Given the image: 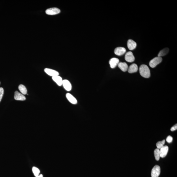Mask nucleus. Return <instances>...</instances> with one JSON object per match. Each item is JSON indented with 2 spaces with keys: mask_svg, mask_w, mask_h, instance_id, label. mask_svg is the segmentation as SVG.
Returning a JSON list of instances; mask_svg holds the SVG:
<instances>
[{
  "mask_svg": "<svg viewBox=\"0 0 177 177\" xmlns=\"http://www.w3.org/2000/svg\"><path fill=\"white\" fill-rule=\"evenodd\" d=\"M125 58L126 61L129 62H132L135 60V58L133 53L131 51L128 52L126 53Z\"/></svg>",
  "mask_w": 177,
  "mask_h": 177,
  "instance_id": "obj_5",
  "label": "nucleus"
},
{
  "mask_svg": "<svg viewBox=\"0 0 177 177\" xmlns=\"http://www.w3.org/2000/svg\"><path fill=\"white\" fill-rule=\"evenodd\" d=\"M35 177H43V176L42 174H41L40 175H39L38 176H37Z\"/></svg>",
  "mask_w": 177,
  "mask_h": 177,
  "instance_id": "obj_25",
  "label": "nucleus"
},
{
  "mask_svg": "<svg viewBox=\"0 0 177 177\" xmlns=\"http://www.w3.org/2000/svg\"><path fill=\"white\" fill-rule=\"evenodd\" d=\"M139 72L141 76L143 77L148 78L151 76L150 71L147 65H142L139 68Z\"/></svg>",
  "mask_w": 177,
  "mask_h": 177,
  "instance_id": "obj_1",
  "label": "nucleus"
},
{
  "mask_svg": "<svg viewBox=\"0 0 177 177\" xmlns=\"http://www.w3.org/2000/svg\"><path fill=\"white\" fill-rule=\"evenodd\" d=\"M32 171L34 176L35 177L38 176L39 175L40 172L39 169L37 168V167H33Z\"/></svg>",
  "mask_w": 177,
  "mask_h": 177,
  "instance_id": "obj_20",
  "label": "nucleus"
},
{
  "mask_svg": "<svg viewBox=\"0 0 177 177\" xmlns=\"http://www.w3.org/2000/svg\"><path fill=\"white\" fill-rule=\"evenodd\" d=\"M165 142V140H163L162 141H159L157 142V144H156V146H157V148L159 149H160V148H162Z\"/></svg>",
  "mask_w": 177,
  "mask_h": 177,
  "instance_id": "obj_21",
  "label": "nucleus"
},
{
  "mask_svg": "<svg viewBox=\"0 0 177 177\" xmlns=\"http://www.w3.org/2000/svg\"><path fill=\"white\" fill-rule=\"evenodd\" d=\"M66 97L67 100L70 103L73 104H76L77 103V101L76 98L74 96L70 93H68L66 94Z\"/></svg>",
  "mask_w": 177,
  "mask_h": 177,
  "instance_id": "obj_10",
  "label": "nucleus"
},
{
  "mask_svg": "<svg viewBox=\"0 0 177 177\" xmlns=\"http://www.w3.org/2000/svg\"><path fill=\"white\" fill-rule=\"evenodd\" d=\"M126 50L125 48L123 47H118L115 48L114 51V53L115 55L118 56H121L125 53Z\"/></svg>",
  "mask_w": 177,
  "mask_h": 177,
  "instance_id": "obj_7",
  "label": "nucleus"
},
{
  "mask_svg": "<svg viewBox=\"0 0 177 177\" xmlns=\"http://www.w3.org/2000/svg\"><path fill=\"white\" fill-rule=\"evenodd\" d=\"M4 89L2 88H0V102L1 100L4 95Z\"/></svg>",
  "mask_w": 177,
  "mask_h": 177,
  "instance_id": "obj_22",
  "label": "nucleus"
},
{
  "mask_svg": "<svg viewBox=\"0 0 177 177\" xmlns=\"http://www.w3.org/2000/svg\"><path fill=\"white\" fill-rule=\"evenodd\" d=\"M45 12L48 15H56L59 14L60 12V10L59 9L57 8H51L46 10Z\"/></svg>",
  "mask_w": 177,
  "mask_h": 177,
  "instance_id": "obj_4",
  "label": "nucleus"
},
{
  "mask_svg": "<svg viewBox=\"0 0 177 177\" xmlns=\"http://www.w3.org/2000/svg\"><path fill=\"white\" fill-rule=\"evenodd\" d=\"M19 89L23 95H25L27 94V91L26 88L23 85H20L19 86Z\"/></svg>",
  "mask_w": 177,
  "mask_h": 177,
  "instance_id": "obj_18",
  "label": "nucleus"
},
{
  "mask_svg": "<svg viewBox=\"0 0 177 177\" xmlns=\"http://www.w3.org/2000/svg\"><path fill=\"white\" fill-rule=\"evenodd\" d=\"M127 46L128 49L130 50H132L136 48V43L132 39H129L127 42Z\"/></svg>",
  "mask_w": 177,
  "mask_h": 177,
  "instance_id": "obj_13",
  "label": "nucleus"
},
{
  "mask_svg": "<svg viewBox=\"0 0 177 177\" xmlns=\"http://www.w3.org/2000/svg\"><path fill=\"white\" fill-rule=\"evenodd\" d=\"M138 70V65L135 64H133L128 67L127 70L129 73L132 74L137 72Z\"/></svg>",
  "mask_w": 177,
  "mask_h": 177,
  "instance_id": "obj_14",
  "label": "nucleus"
},
{
  "mask_svg": "<svg viewBox=\"0 0 177 177\" xmlns=\"http://www.w3.org/2000/svg\"><path fill=\"white\" fill-rule=\"evenodd\" d=\"M118 67L121 71L124 72H125L127 71L128 69V65L125 62H120L118 64Z\"/></svg>",
  "mask_w": 177,
  "mask_h": 177,
  "instance_id": "obj_16",
  "label": "nucleus"
},
{
  "mask_svg": "<svg viewBox=\"0 0 177 177\" xmlns=\"http://www.w3.org/2000/svg\"><path fill=\"white\" fill-rule=\"evenodd\" d=\"M154 155L155 159L157 161H158L160 158V154L159 149L158 148H156L154 150Z\"/></svg>",
  "mask_w": 177,
  "mask_h": 177,
  "instance_id": "obj_19",
  "label": "nucleus"
},
{
  "mask_svg": "<svg viewBox=\"0 0 177 177\" xmlns=\"http://www.w3.org/2000/svg\"><path fill=\"white\" fill-rule=\"evenodd\" d=\"M44 72L47 75L52 77L58 76L59 74L57 71L49 68H45L44 69Z\"/></svg>",
  "mask_w": 177,
  "mask_h": 177,
  "instance_id": "obj_9",
  "label": "nucleus"
},
{
  "mask_svg": "<svg viewBox=\"0 0 177 177\" xmlns=\"http://www.w3.org/2000/svg\"><path fill=\"white\" fill-rule=\"evenodd\" d=\"M64 88L67 91H70L72 89V85L70 82L67 79L63 80L62 84Z\"/></svg>",
  "mask_w": 177,
  "mask_h": 177,
  "instance_id": "obj_6",
  "label": "nucleus"
},
{
  "mask_svg": "<svg viewBox=\"0 0 177 177\" xmlns=\"http://www.w3.org/2000/svg\"><path fill=\"white\" fill-rule=\"evenodd\" d=\"M119 62H120L119 59L116 58H113L110 59V60L109 63L110 68L114 69L116 67Z\"/></svg>",
  "mask_w": 177,
  "mask_h": 177,
  "instance_id": "obj_11",
  "label": "nucleus"
},
{
  "mask_svg": "<svg viewBox=\"0 0 177 177\" xmlns=\"http://www.w3.org/2000/svg\"><path fill=\"white\" fill-rule=\"evenodd\" d=\"M14 98L17 100L24 101L26 100L25 97L22 94L18 91H16L14 93Z\"/></svg>",
  "mask_w": 177,
  "mask_h": 177,
  "instance_id": "obj_12",
  "label": "nucleus"
},
{
  "mask_svg": "<svg viewBox=\"0 0 177 177\" xmlns=\"http://www.w3.org/2000/svg\"><path fill=\"white\" fill-rule=\"evenodd\" d=\"M162 58L161 57H156L150 61L149 65L152 68H155L158 65L162 62Z\"/></svg>",
  "mask_w": 177,
  "mask_h": 177,
  "instance_id": "obj_2",
  "label": "nucleus"
},
{
  "mask_svg": "<svg viewBox=\"0 0 177 177\" xmlns=\"http://www.w3.org/2000/svg\"><path fill=\"white\" fill-rule=\"evenodd\" d=\"M169 49L168 48H164L160 51L158 55V57H161L166 55L169 52Z\"/></svg>",
  "mask_w": 177,
  "mask_h": 177,
  "instance_id": "obj_17",
  "label": "nucleus"
},
{
  "mask_svg": "<svg viewBox=\"0 0 177 177\" xmlns=\"http://www.w3.org/2000/svg\"><path fill=\"white\" fill-rule=\"evenodd\" d=\"M52 79L58 86H61L62 84L63 79L62 77L59 76V75L52 77Z\"/></svg>",
  "mask_w": 177,
  "mask_h": 177,
  "instance_id": "obj_15",
  "label": "nucleus"
},
{
  "mask_svg": "<svg viewBox=\"0 0 177 177\" xmlns=\"http://www.w3.org/2000/svg\"></svg>",
  "mask_w": 177,
  "mask_h": 177,
  "instance_id": "obj_26",
  "label": "nucleus"
},
{
  "mask_svg": "<svg viewBox=\"0 0 177 177\" xmlns=\"http://www.w3.org/2000/svg\"><path fill=\"white\" fill-rule=\"evenodd\" d=\"M168 151H169L168 147L167 146H163L162 148L159 149L160 157L162 158H164L167 155Z\"/></svg>",
  "mask_w": 177,
  "mask_h": 177,
  "instance_id": "obj_8",
  "label": "nucleus"
},
{
  "mask_svg": "<svg viewBox=\"0 0 177 177\" xmlns=\"http://www.w3.org/2000/svg\"><path fill=\"white\" fill-rule=\"evenodd\" d=\"M177 124L173 126V127H172L171 128V131H175V130H177Z\"/></svg>",
  "mask_w": 177,
  "mask_h": 177,
  "instance_id": "obj_24",
  "label": "nucleus"
},
{
  "mask_svg": "<svg viewBox=\"0 0 177 177\" xmlns=\"http://www.w3.org/2000/svg\"><path fill=\"white\" fill-rule=\"evenodd\" d=\"M173 140V138L170 135L167 136L166 138V140L168 143H171Z\"/></svg>",
  "mask_w": 177,
  "mask_h": 177,
  "instance_id": "obj_23",
  "label": "nucleus"
},
{
  "mask_svg": "<svg viewBox=\"0 0 177 177\" xmlns=\"http://www.w3.org/2000/svg\"><path fill=\"white\" fill-rule=\"evenodd\" d=\"M160 173V167L158 165H156L152 169V177H158Z\"/></svg>",
  "mask_w": 177,
  "mask_h": 177,
  "instance_id": "obj_3",
  "label": "nucleus"
}]
</instances>
